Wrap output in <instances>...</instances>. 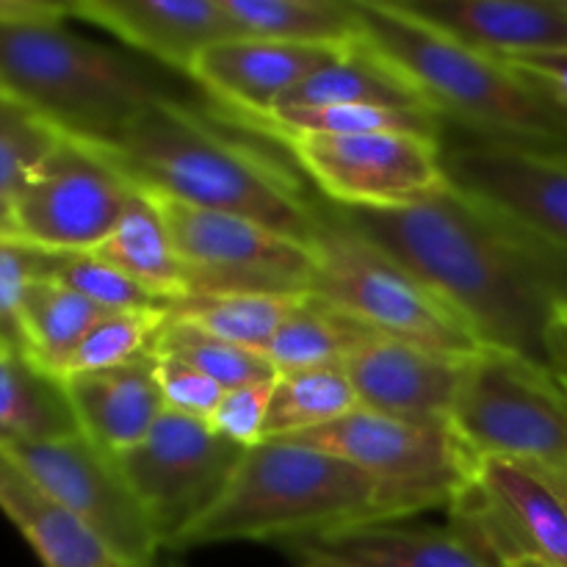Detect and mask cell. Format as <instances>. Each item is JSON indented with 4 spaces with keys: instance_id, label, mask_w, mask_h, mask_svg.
Wrapping results in <instances>:
<instances>
[{
    "instance_id": "obj_3",
    "label": "cell",
    "mask_w": 567,
    "mask_h": 567,
    "mask_svg": "<svg viewBox=\"0 0 567 567\" xmlns=\"http://www.w3.org/2000/svg\"><path fill=\"white\" fill-rule=\"evenodd\" d=\"M358 11L360 44L415 89L446 133L567 153V120L507 61L435 31L393 0H358Z\"/></svg>"
},
{
    "instance_id": "obj_20",
    "label": "cell",
    "mask_w": 567,
    "mask_h": 567,
    "mask_svg": "<svg viewBox=\"0 0 567 567\" xmlns=\"http://www.w3.org/2000/svg\"><path fill=\"white\" fill-rule=\"evenodd\" d=\"M299 567H498L452 524L410 529L399 520L282 543Z\"/></svg>"
},
{
    "instance_id": "obj_29",
    "label": "cell",
    "mask_w": 567,
    "mask_h": 567,
    "mask_svg": "<svg viewBox=\"0 0 567 567\" xmlns=\"http://www.w3.org/2000/svg\"><path fill=\"white\" fill-rule=\"evenodd\" d=\"M358 408V393L343 365H319V369L277 374L269 421H266V441L319 430Z\"/></svg>"
},
{
    "instance_id": "obj_25",
    "label": "cell",
    "mask_w": 567,
    "mask_h": 567,
    "mask_svg": "<svg viewBox=\"0 0 567 567\" xmlns=\"http://www.w3.org/2000/svg\"><path fill=\"white\" fill-rule=\"evenodd\" d=\"M221 9L236 37L316 48L360 42L358 0H221Z\"/></svg>"
},
{
    "instance_id": "obj_42",
    "label": "cell",
    "mask_w": 567,
    "mask_h": 567,
    "mask_svg": "<svg viewBox=\"0 0 567 567\" xmlns=\"http://www.w3.org/2000/svg\"><path fill=\"white\" fill-rule=\"evenodd\" d=\"M0 238H20L14 219V205L0 197Z\"/></svg>"
},
{
    "instance_id": "obj_12",
    "label": "cell",
    "mask_w": 567,
    "mask_h": 567,
    "mask_svg": "<svg viewBox=\"0 0 567 567\" xmlns=\"http://www.w3.org/2000/svg\"><path fill=\"white\" fill-rule=\"evenodd\" d=\"M247 449L225 441L208 421L164 410L158 424L131 452L122 474L142 502L164 551L219 498Z\"/></svg>"
},
{
    "instance_id": "obj_23",
    "label": "cell",
    "mask_w": 567,
    "mask_h": 567,
    "mask_svg": "<svg viewBox=\"0 0 567 567\" xmlns=\"http://www.w3.org/2000/svg\"><path fill=\"white\" fill-rule=\"evenodd\" d=\"M81 435L64 380L22 349L0 347V449Z\"/></svg>"
},
{
    "instance_id": "obj_44",
    "label": "cell",
    "mask_w": 567,
    "mask_h": 567,
    "mask_svg": "<svg viewBox=\"0 0 567 567\" xmlns=\"http://www.w3.org/2000/svg\"><path fill=\"white\" fill-rule=\"evenodd\" d=\"M153 567H186V565H181V563H175V559H166V563H155Z\"/></svg>"
},
{
    "instance_id": "obj_16",
    "label": "cell",
    "mask_w": 567,
    "mask_h": 567,
    "mask_svg": "<svg viewBox=\"0 0 567 567\" xmlns=\"http://www.w3.org/2000/svg\"><path fill=\"white\" fill-rule=\"evenodd\" d=\"M471 358L430 352L396 338H371L343 360L360 408L430 426H452Z\"/></svg>"
},
{
    "instance_id": "obj_36",
    "label": "cell",
    "mask_w": 567,
    "mask_h": 567,
    "mask_svg": "<svg viewBox=\"0 0 567 567\" xmlns=\"http://www.w3.org/2000/svg\"><path fill=\"white\" fill-rule=\"evenodd\" d=\"M153 374L158 382L164 408L172 413L188 415V419L208 421L214 415L216 404L225 396V388L216 385L210 377L194 369L177 354L164 352L153 347Z\"/></svg>"
},
{
    "instance_id": "obj_40",
    "label": "cell",
    "mask_w": 567,
    "mask_h": 567,
    "mask_svg": "<svg viewBox=\"0 0 567 567\" xmlns=\"http://www.w3.org/2000/svg\"><path fill=\"white\" fill-rule=\"evenodd\" d=\"M546 358L551 374L567 391V305L554 316L551 327L546 332Z\"/></svg>"
},
{
    "instance_id": "obj_15",
    "label": "cell",
    "mask_w": 567,
    "mask_h": 567,
    "mask_svg": "<svg viewBox=\"0 0 567 567\" xmlns=\"http://www.w3.org/2000/svg\"><path fill=\"white\" fill-rule=\"evenodd\" d=\"M441 158L449 186L567 258V153L443 133Z\"/></svg>"
},
{
    "instance_id": "obj_41",
    "label": "cell",
    "mask_w": 567,
    "mask_h": 567,
    "mask_svg": "<svg viewBox=\"0 0 567 567\" xmlns=\"http://www.w3.org/2000/svg\"><path fill=\"white\" fill-rule=\"evenodd\" d=\"M557 496L559 507H563L567 518V465H546V463H520Z\"/></svg>"
},
{
    "instance_id": "obj_8",
    "label": "cell",
    "mask_w": 567,
    "mask_h": 567,
    "mask_svg": "<svg viewBox=\"0 0 567 567\" xmlns=\"http://www.w3.org/2000/svg\"><path fill=\"white\" fill-rule=\"evenodd\" d=\"M286 441L330 452L374 476L399 518L449 507L474 468V454L452 426L415 424L365 408Z\"/></svg>"
},
{
    "instance_id": "obj_11",
    "label": "cell",
    "mask_w": 567,
    "mask_h": 567,
    "mask_svg": "<svg viewBox=\"0 0 567 567\" xmlns=\"http://www.w3.org/2000/svg\"><path fill=\"white\" fill-rule=\"evenodd\" d=\"M133 188L103 150L61 136L14 199L17 230L44 252H92L122 219Z\"/></svg>"
},
{
    "instance_id": "obj_33",
    "label": "cell",
    "mask_w": 567,
    "mask_h": 567,
    "mask_svg": "<svg viewBox=\"0 0 567 567\" xmlns=\"http://www.w3.org/2000/svg\"><path fill=\"white\" fill-rule=\"evenodd\" d=\"M155 349H164V352L183 358L225 391L258 385V382H269L277 377L275 365L266 360V354L221 341V338L208 336V332L197 330V327L186 324L181 319H172V316L161 327L158 338H155Z\"/></svg>"
},
{
    "instance_id": "obj_35",
    "label": "cell",
    "mask_w": 567,
    "mask_h": 567,
    "mask_svg": "<svg viewBox=\"0 0 567 567\" xmlns=\"http://www.w3.org/2000/svg\"><path fill=\"white\" fill-rule=\"evenodd\" d=\"M59 138L48 122L0 92V197L14 205Z\"/></svg>"
},
{
    "instance_id": "obj_17",
    "label": "cell",
    "mask_w": 567,
    "mask_h": 567,
    "mask_svg": "<svg viewBox=\"0 0 567 567\" xmlns=\"http://www.w3.org/2000/svg\"><path fill=\"white\" fill-rule=\"evenodd\" d=\"M347 50L230 37L199 53L188 81L230 109L238 122L244 120V125L255 127L275 114L299 83Z\"/></svg>"
},
{
    "instance_id": "obj_28",
    "label": "cell",
    "mask_w": 567,
    "mask_h": 567,
    "mask_svg": "<svg viewBox=\"0 0 567 567\" xmlns=\"http://www.w3.org/2000/svg\"><path fill=\"white\" fill-rule=\"evenodd\" d=\"M97 305L55 280H37L28 286L22 299V338L25 352L61 377L66 360L75 352L94 321L103 316Z\"/></svg>"
},
{
    "instance_id": "obj_5",
    "label": "cell",
    "mask_w": 567,
    "mask_h": 567,
    "mask_svg": "<svg viewBox=\"0 0 567 567\" xmlns=\"http://www.w3.org/2000/svg\"><path fill=\"white\" fill-rule=\"evenodd\" d=\"M0 92L61 136L109 147L144 109L186 97L144 61L70 31L64 20L0 22Z\"/></svg>"
},
{
    "instance_id": "obj_43",
    "label": "cell",
    "mask_w": 567,
    "mask_h": 567,
    "mask_svg": "<svg viewBox=\"0 0 567 567\" xmlns=\"http://www.w3.org/2000/svg\"><path fill=\"white\" fill-rule=\"evenodd\" d=\"M507 567H551V565L540 563V559H518V563H513V565H507Z\"/></svg>"
},
{
    "instance_id": "obj_19",
    "label": "cell",
    "mask_w": 567,
    "mask_h": 567,
    "mask_svg": "<svg viewBox=\"0 0 567 567\" xmlns=\"http://www.w3.org/2000/svg\"><path fill=\"white\" fill-rule=\"evenodd\" d=\"M415 20L487 55L567 50V0H393Z\"/></svg>"
},
{
    "instance_id": "obj_13",
    "label": "cell",
    "mask_w": 567,
    "mask_h": 567,
    "mask_svg": "<svg viewBox=\"0 0 567 567\" xmlns=\"http://www.w3.org/2000/svg\"><path fill=\"white\" fill-rule=\"evenodd\" d=\"M44 491L59 498L122 567H153L164 551L116 457L86 435L42 446L6 449Z\"/></svg>"
},
{
    "instance_id": "obj_31",
    "label": "cell",
    "mask_w": 567,
    "mask_h": 567,
    "mask_svg": "<svg viewBox=\"0 0 567 567\" xmlns=\"http://www.w3.org/2000/svg\"><path fill=\"white\" fill-rule=\"evenodd\" d=\"M252 131L275 138L347 136V133L413 131L443 138L446 127L437 116L391 105H327V109H282L266 116Z\"/></svg>"
},
{
    "instance_id": "obj_32",
    "label": "cell",
    "mask_w": 567,
    "mask_h": 567,
    "mask_svg": "<svg viewBox=\"0 0 567 567\" xmlns=\"http://www.w3.org/2000/svg\"><path fill=\"white\" fill-rule=\"evenodd\" d=\"M37 277L55 280L86 297L105 313L116 310H155V313H172L175 299H164L133 282L114 266L94 258L92 252H44L39 249Z\"/></svg>"
},
{
    "instance_id": "obj_4",
    "label": "cell",
    "mask_w": 567,
    "mask_h": 567,
    "mask_svg": "<svg viewBox=\"0 0 567 567\" xmlns=\"http://www.w3.org/2000/svg\"><path fill=\"white\" fill-rule=\"evenodd\" d=\"M399 518L380 482L316 446L269 437L247 449L214 504L169 546L291 543Z\"/></svg>"
},
{
    "instance_id": "obj_30",
    "label": "cell",
    "mask_w": 567,
    "mask_h": 567,
    "mask_svg": "<svg viewBox=\"0 0 567 567\" xmlns=\"http://www.w3.org/2000/svg\"><path fill=\"white\" fill-rule=\"evenodd\" d=\"M305 299V297H302ZM302 299L252 297V293H221V297H181L172 319H181L208 336L264 354L271 338Z\"/></svg>"
},
{
    "instance_id": "obj_24",
    "label": "cell",
    "mask_w": 567,
    "mask_h": 567,
    "mask_svg": "<svg viewBox=\"0 0 567 567\" xmlns=\"http://www.w3.org/2000/svg\"><path fill=\"white\" fill-rule=\"evenodd\" d=\"M92 255L158 297L177 302L186 293L183 266L172 244L169 225L158 197L147 188H133L122 219L116 221L111 236L97 249H92Z\"/></svg>"
},
{
    "instance_id": "obj_2",
    "label": "cell",
    "mask_w": 567,
    "mask_h": 567,
    "mask_svg": "<svg viewBox=\"0 0 567 567\" xmlns=\"http://www.w3.org/2000/svg\"><path fill=\"white\" fill-rule=\"evenodd\" d=\"M100 150L158 197L258 221L308 247L324 214L327 199L310 192L291 166L186 97L155 100Z\"/></svg>"
},
{
    "instance_id": "obj_27",
    "label": "cell",
    "mask_w": 567,
    "mask_h": 567,
    "mask_svg": "<svg viewBox=\"0 0 567 567\" xmlns=\"http://www.w3.org/2000/svg\"><path fill=\"white\" fill-rule=\"evenodd\" d=\"M371 338H377V332L360 324L358 319L321 299L305 297L282 321L264 354L277 374H288V371L319 369V365H341L347 354Z\"/></svg>"
},
{
    "instance_id": "obj_18",
    "label": "cell",
    "mask_w": 567,
    "mask_h": 567,
    "mask_svg": "<svg viewBox=\"0 0 567 567\" xmlns=\"http://www.w3.org/2000/svg\"><path fill=\"white\" fill-rule=\"evenodd\" d=\"M70 14L186 78L205 48L236 37L221 0H78Z\"/></svg>"
},
{
    "instance_id": "obj_22",
    "label": "cell",
    "mask_w": 567,
    "mask_h": 567,
    "mask_svg": "<svg viewBox=\"0 0 567 567\" xmlns=\"http://www.w3.org/2000/svg\"><path fill=\"white\" fill-rule=\"evenodd\" d=\"M0 513L20 529L44 567H122L6 449H0Z\"/></svg>"
},
{
    "instance_id": "obj_9",
    "label": "cell",
    "mask_w": 567,
    "mask_h": 567,
    "mask_svg": "<svg viewBox=\"0 0 567 567\" xmlns=\"http://www.w3.org/2000/svg\"><path fill=\"white\" fill-rule=\"evenodd\" d=\"M158 197V194H155ZM183 266V297H310L313 249L258 221L158 197Z\"/></svg>"
},
{
    "instance_id": "obj_7",
    "label": "cell",
    "mask_w": 567,
    "mask_h": 567,
    "mask_svg": "<svg viewBox=\"0 0 567 567\" xmlns=\"http://www.w3.org/2000/svg\"><path fill=\"white\" fill-rule=\"evenodd\" d=\"M452 430L474 457L567 465V391L548 365L482 349L465 371Z\"/></svg>"
},
{
    "instance_id": "obj_26",
    "label": "cell",
    "mask_w": 567,
    "mask_h": 567,
    "mask_svg": "<svg viewBox=\"0 0 567 567\" xmlns=\"http://www.w3.org/2000/svg\"><path fill=\"white\" fill-rule=\"evenodd\" d=\"M327 105H391V109L432 114L415 89L360 42L299 83L277 111L327 109Z\"/></svg>"
},
{
    "instance_id": "obj_6",
    "label": "cell",
    "mask_w": 567,
    "mask_h": 567,
    "mask_svg": "<svg viewBox=\"0 0 567 567\" xmlns=\"http://www.w3.org/2000/svg\"><path fill=\"white\" fill-rule=\"evenodd\" d=\"M316 275L310 297L343 310L382 338L452 358H476L482 343L463 319L391 255L360 236L332 203L310 241Z\"/></svg>"
},
{
    "instance_id": "obj_37",
    "label": "cell",
    "mask_w": 567,
    "mask_h": 567,
    "mask_svg": "<svg viewBox=\"0 0 567 567\" xmlns=\"http://www.w3.org/2000/svg\"><path fill=\"white\" fill-rule=\"evenodd\" d=\"M39 249L22 238H0V347L22 349V299L37 280Z\"/></svg>"
},
{
    "instance_id": "obj_21",
    "label": "cell",
    "mask_w": 567,
    "mask_h": 567,
    "mask_svg": "<svg viewBox=\"0 0 567 567\" xmlns=\"http://www.w3.org/2000/svg\"><path fill=\"white\" fill-rule=\"evenodd\" d=\"M81 432L111 457L131 452L164 415L153 352L120 369L78 374L64 380Z\"/></svg>"
},
{
    "instance_id": "obj_39",
    "label": "cell",
    "mask_w": 567,
    "mask_h": 567,
    "mask_svg": "<svg viewBox=\"0 0 567 567\" xmlns=\"http://www.w3.org/2000/svg\"><path fill=\"white\" fill-rule=\"evenodd\" d=\"M70 3H50V0H0V22L28 20H66Z\"/></svg>"
},
{
    "instance_id": "obj_34",
    "label": "cell",
    "mask_w": 567,
    "mask_h": 567,
    "mask_svg": "<svg viewBox=\"0 0 567 567\" xmlns=\"http://www.w3.org/2000/svg\"><path fill=\"white\" fill-rule=\"evenodd\" d=\"M166 319H169V313H155V310L103 313L94 321L92 330L83 336L75 352L70 354L64 371H61V380L136 363L144 354L153 352L155 338H158Z\"/></svg>"
},
{
    "instance_id": "obj_10",
    "label": "cell",
    "mask_w": 567,
    "mask_h": 567,
    "mask_svg": "<svg viewBox=\"0 0 567 567\" xmlns=\"http://www.w3.org/2000/svg\"><path fill=\"white\" fill-rule=\"evenodd\" d=\"M441 142L413 131L282 138L316 194L347 210L413 208L446 192Z\"/></svg>"
},
{
    "instance_id": "obj_1",
    "label": "cell",
    "mask_w": 567,
    "mask_h": 567,
    "mask_svg": "<svg viewBox=\"0 0 567 567\" xmlns=\"http://www.w3.org/2000/svg\"><path fill=\"white\" fill-rule=\"evenodd\" d=\"M338 210L446 302L482 349L548 365L546 332L567 305L563 252L454 186L413 208Z\"/></svg>"
},
{
    "instance_id": "obj_38",
    "label": "cell",
    "mask_w": 567,
    "mask_h": 567,
    "mask_svg": "<svg viewBox=\"0 0 567 567\" xmlns=\"http://www.w3.org/2000/svg\"><path fill=\"white\" fill-rule=\"evenodd\" d=\"M275 380L225 391L221 402L216 404L214 415L208 419L210 430L241 449H255L258 443H264Z\"/></svg>"
},
{
    "instance_id": "obj_14",
    "label": "cell",
    "mask_w": 567,
    "mask_h": 567,
    "mask_svg": "<svg viewBox=\"0 0 567 567\" xmlns=\"http://www.w3.org/2000/svg\"><path fill=\"white\" fill-rule=\"evenodd\" d=\"M449 524L498 567L540 559L567 567V518L557 496L526 465L474 457V468L449 504Z\"/></svg>"
}]
</instances>
